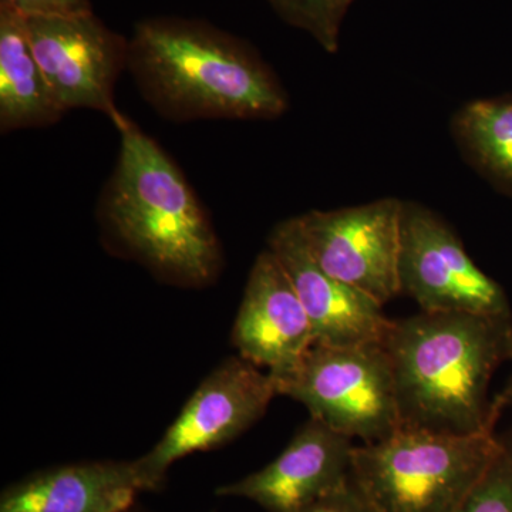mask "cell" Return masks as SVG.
<instances>
[{"instance_id":"7","label":"cell","mask_w":512,"mask_h":512,"mask_svg":"<svg viewBox=\"0 0 512 512\" xmlns=\"http://www.w3.org/2000/svg\"><path fill=\"white\" fill-rule=\"evenodd\" d=\"M400 286L423 312L512 316L503 286L485 274L440 215L404 202Z\"/></svg>"},{"instance_id":"4","label":"cell","mask_w":512,"mask_h":512,"mask_svg":"<svg viewBox=\"0 0 512 512\" xmlns=\"http://www.w3.org/2000/svg\"><path fill=\"white\" fill-rule=\"evenodd\" d=\"M500 450L495 430L399 429L353 453V484L379 512H456Z\"/></svg>"},{"instance_id":"12","label":"cell","mask_w":512,"mask_h":512,"mask_svg":"<svg viewBox=\"0 0 512 512\" xmlns=\"http://www.w3.org/2000/svg\"><path fill=\"white\" fill-rule=\"evenodd\" d=\"M355 448V440L309 417L272 463L217 495L247 498L268 512H296L348 483Z\"/></svg>"},{"instance_id":"9","label":"cell","mask_w":512,"mask_h":512,"mask_svg":"<svg viewBox=\"0 0 512 512\" xmlns=\"http://www.w3.org/2000/svg\"><path fill=\"white\" fill-rule=\"evenodd\" d=\"M26 26L37 62L64 111H99L114 124L121 116L114 89L127 70L128 39L94 12L33 16Z\"/></svg>"},{"instance_id":"8","label":"cell","mask_w":512,"mask_h":512,"mask_svg":"<svg viewBox=\"0 0 512 512\" xmlns=\"http://www.w3.org/2000/svg\"><path fill=\"white\" fill-rule=\"evenodd\" d=\"M404 202L383 198L356 207L299 215L303 239L328 274L386 305L402 293Z\"/></svg>"},{"instance_id":"10","label":"cell","mask_w":512,"mask_h":512,"mask_svg":"<svg viewBox=\"0 0 512 512\" xmlns=\"http://www.w3.org/2000/svg\"><path fill=\"white\" fill-rule=\"evenodd\" d=\"M268 249L284 266L311 319L315 343L357 346L383 343L393 319L366 293L328 274L313 258L303 239L298 217L279 222Z\"/></svg>"},{"instance_id":"11","label":"cell","mask_w":512,"mask_h":512,"mask_svg":"<svg viewBox=\"0 0 512 512\" xmlns=\"http://www.w3.org/2000/svg\"><path fill=\"white\" fill-rule=\"evenodd\" d=\"M232 343L239 356L281 379L301 363L315 345L311 319L284 266L269 249L255 259Z\"/></svg>"},{"instance_id":"19","label":"cell","mask_w":512,"mask_h":512,"mask_svg":"<svg viewBox=\"0 0 512 512\" xmlns=\"http://www.w3.org/2000/svg\"><path fill=\"white\" fill-rule=\"evenodd\" d=\"M25 18L33 16H70L92 13L90 0H3Z\"/></svg>"},{"instance_id":"2","label":"cell","mask_w":512,"mask_h":512,"mask_svg":"<svg viewBox=\"0 0 512 512\" xmlns=\"http://www.w3.org/2000/svg\"><path fill=\"white\" fill-rule=\"evenodd\" d=\"M127 70L143 99L174 123L275 120L289 107L254 47L202 20H141L128 39Z\"/></svg>"},{"instance_id":"18","label":"cell","mask_w":512,"mask_h":512,"mask_svg":"<svg viewBox=\"0 0 512 512\" xmlns=\"http://www.w3.org/2000/svg\"><path fill=\"white\" fill-rule=\"evenodd\" d=\"M296 512H379L375 505L360 493L353 484L352 477L348 483L340 485L336 490L322 495L318 500L306 505Z\"/></svg>"},{"instance_id":"17","label":"cell","mask_w":512,"mask_h":512,"mask_svg":"<svg viewBox=\"0 0 512 512\" xmlns=\"http://www.w3.org/2000/svg\"><path fill=\"white\" fill-rule=\"evenodd\" d=\"M498 437L497 456L456 512H512V426Z\"/></svg>"},{"instance_id":"13","label":"cell","mask_w":512,"mask_h":512,"mask_svg":"<svg viewBox=\"0 0 512 512\" xmlns=\"http://www.w3.org/2000/svg\"><path fill=\"white\" fill-rule=\"evenodd\" d=\"M147 491L136 461H84L8 485L0 512H133L138 495Z\"/></svg>"},{"instance_id":"6","label":"cell","mask_w":512,"mask_h":512,"mask_svg":"<svg viewBox=\"0 0 512 512\" xmlns=\"http://www.w3.org/2000/svg\"><path fill=\"white\" fill-rule=\"evenodd\" d=\"M275 396V379L261 367L241 356L225 360L198 386L163 439L134 460L148 491L163 488L175 461L237 439L264 416Z\"/></svg>"},{"instance_id":"20","label":"cell","mask_w":512,"mask_h":512,"mask_svg":"<svg viewBox=\"0 0 512 512\" xmlns=\"http://www.w3.org/2000/svg\"><path fill=\"white\" fill-rule=\"evenodd\" d=\"M495 400L503 406L504 410L508 407H512V373L508 377L507 383H505L504 389L500 393L495 394Z\"/></svg>"},{"instance_id":"1","label":"cell","mask_w":512,"mask_h":512,"mask_svg":"<svg viewBox=\"0 0 512 512\" xmlns=\"http://www.w3.org/2000/svg\"><path fill=\"white\" fill-rule=\"evenodd\" d=\"M383 346L400 429L457 436L495 430L505 410L490 386L512 362V316L420 311L394 319Z\"/></svg>"},{"instance_id":"15","label":"cell","mask_w":512,"mask_h":512,"mask_svg":"<svg viewBox=\"0 0 512 512\" xmlns=\"http://www.w3.org/2000/svg\"><path fill=\"white\" fill-rule=\"evenodd\" d=\"M451 136L464 160L512 198V94L461 107L451 119Z\"/></svg>"},{"instance_id":"5","label":"cell","mask_w":512,"mask_h":512,"mask_svg":"<svg viewBox=\"0 0 512 512\" xmlns=\"http://www.w3.org/2000/svg\"><path fill=\"white\" fill-rule=\"evenodd\" d=\"M275 382L278 394L302 403L313 419L362 444L400 429L392 363L383 343H315L295 370Z\"/></svg>"},{"instance_id":"3","label":"cell","mask_w":512,"mask_h":512,"mask_svg":"<svg viewBox=\"0 0 512 512\" xmlns=\"http://www.w3.org/2000/svg\"><path fill=\"white\" fill-rule=\"evenodd\" d=\"M120 133L116 167L100 195L99 220L114 244L175 285H210L222 249L210 218L173 158L134 121Z\"/></svg>"},{"instance_id":"16","label":"cell","mask_w":512,"mask_h":512,"mask_svg":"<svg viewBox=\"0 0 512 512\" xmlns=\"http://www.w3.org/2000/svg\"><path fill=\"white\" fill-rule=\"evenodd\" d=\"M276 15L308 33L325 52H339L343 20L356 0H265Z\"/></svg>"},{"instance_id":"14","label":"cell","mask_w":512,"mask_h":512,"mask_svg":"<svg viewBox=\"0 0 512 512\" xmlns=\"http://www.w3.org/2000/svg\"><path fill=\"white\" fill-rule=\"evenodd\" d=\"M64 114L33 52L25 16L0 0V131L53 126Z\"/></svg>"}]
</instances>
